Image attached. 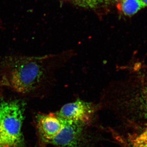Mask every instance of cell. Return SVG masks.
I'll return each instance as SVG.
<instances>
[{
  "label": "cell",
  "mask_w": 147,
  "mask_h": 147,
  "mask_svg": "<svg viewBox=\"0 0 147 147\" xmlns=\"http://www.w3.org/2000/svg\"><path fill=\"white\" fill-rule=\"evenodd\" d=\"M61 119L62 126L50 144L58 147H86L88 143L85 131L86 125Z\"/></svg>",
  "instance_id": "obj_4"
},
{
  "label": "cell",
  "mask_w": 147,
  "mask_h": 147,
  "mask_svg": "<svg viewBox=\"0 0 147 147\" xmlns=\"http://www.w3.org/2000/svg\"><path fill=\"white\" fill-rule=\"evenodd\" d=\"M62 125V119L57 114L41 115L38 119L40 133L43 140L48 143L57 134Z\"/></svg>",
  "instance_id": "obj_6"
},
{
  "label": "cell",
  "mask_w": 147,
  "mask_h": 147,
  "mask_svg": "<svg viewBox=\"0 0 147 147\" xmlns=\"http://www.w3.org/2000/svg\"><path fill=\"white\" fill-rule=\"evenodd\" d=\"M97 108L92 102L79 98L74 102L64 105L56 114L65 120L87 125L93 118Z\"/></svg>",
  "instance_id": "obj_5"
},
{
  "label": "cell",
  "mask_w": 147,
  "mask_h": 147,
  "mask_svg": "<svg viewBox=\"0 0 147 147\" xmlns=\"http://www.w3.org/2000/svg\"><path fill=\"white\" fill-rule=\"evenodd\" d=\"M50 57H17L6 61L5 73L3 76L8 86L16 92L27 94L42 85L50 71Z\"/></svg>",
  "instance_id": "obj_1"
},
{
  "label": "cell",
  "mask_w": 147,
  "mask_h": 147,
  "mask_svg": "<svg viewBox=\"0 0 147 147\" xmlns=\"http://www.w3.org/2000/svg\"><path fill=\"white\" fill-rule=\"evenodd\" d=\"M115 0H105V2L111 1H114Z\"/></svg>",
  "instance_id": "obj_13"
},
{
  "label": "cell",
  "mask_w": 147,
  "mask_h": 147,
  "mask_svg": "<svg viewBox=\"0 0 147 147\" xmlns=\"http://www.w3.org/2000/svg\"><path fill=\"white\" fill-rule=\"evenodd\" d=\"M136 137L141 141L147 144V123L146 124V127L143 131L137 135Z\"/></svg>",
  "instance_id": "obj_10"
},
{
  "label": "cell",
  "mask_w": 147,
  "mask_h": 147,
  "mask_svg": "<svg viewBox=\"0 0 147 147\" xmlns=\"http://www.w3.org/2000/svg\"><path fill=\"white\" fill-rule=\"evenodd\" d=\"M121 10L126 16L136 14L146 7L141 0H119Z\"/></svg>",
  "instance_id": "obj_7"
},
{
  "label": "cell",
  "mask_w": 147,
  "mask_h": 147,
  "mask_svg": "<svg viewBox=\"0 0 147 147\" xmlns=\"http://www.w3.org/2000/svg\"><path fill=\"white\" fill-rule=\"evenodd\" d=\"M72 1L81 7L87 8H94L105 2V0H72Z\"/></svg>",
  "instance_id": "obj_8"
},
{
  "label": "cell",
  "mask_w": 147,
  "mask_h": 147,
  "mask_svg": "<svg viewBox=\"0 0 147 147\" xmlns=\"http://www.w3.org/2000/svg\"><path fill=\"white\" fill-rule=\"evenodd\" d=\"M145 6L147 7V0H141Z\"/></svg>",
  "instance_id": "obj_12"
},
{
  "label": "cell",
  "mask_w": 147,
  "mask_h": 147,
  "mask_svg": "<svg viewBox=\"0 0 147 147\" xmlns=\"http://www.w3.org/2000/svg\"><path fill=\"white\" fill-rule=\"evenodd\" d=\"M24 105L18 100L0 104V147H17L22 144Z\"/></svg>",
  "instance_id": "obj_3"
},
{
  "label": "cell",
  "mask_w": 147,
  "mask_h": 147,
  "mask_svg": "<svg viewBox=\"0 0 147 147\" xmlns=\"http://www.w3.org/2000/svg\"><path fill=\"white\" fill-rule=\"evenodd\" d=\"M8 86L6 80L3 75H0V90L3 87Z\"/></svg>",
  "instance_id": "obj_11"
},
{
  "label": "cell",
  "mask_w": 147,
  "mask_h": 147,
  "mask_svg": "<svg viewBox=\"0 0 147 147\" xmlns=\"http://www.w3.org/2000/svg\"><path fill=\"white\" fill-rule=\"evenodd\" d=\"M129 141V147H147V144L138 139L136 136L131 137Z\"/></svg>",
  "instance_id": "obj_9"
},
{
  "label": "cell",
  "mask_w": 147,
  "mask_h": 147,
  "mask_svg": "<svg viewBox=\"0 0 147 147\" xmlns=\"http://www.w3.org/2000/svg\"><path fill=\"white\" fill-rule=\"evenodd\" d=\"M130 119L147 123V73L137 75L123 85L107 90Z\"/></svg>",
  "instance_id": "obj_2"
}]
</instances>
